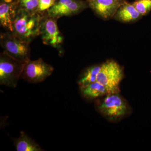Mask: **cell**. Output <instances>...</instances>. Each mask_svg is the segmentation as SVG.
Returning <instances> with one entry per match:
<instances>
[{"instance_id":"1","label":"cell","mask_w":151,"mask_h":151,"mask_svg":"<svg viewBox=\"0 0 151 151\" xmlns=\"http://www.w3.org/2000/svg\"><path fill=\"white\" fill-rule=\"evenodd\" d=\"M43 15L39 13H31L19 9L14 22L12 32L30 43L40 34L41 21Z\"/></svg>"},{"instance_id":"2","label":"cell","mask_w":151,"mask_h":151,"mask_svg":"<svg viewBox=\"0 0 151 151\" xmlns=\"http://www.w3.org/2000/svg\"><path fill=\"white\" fill-rule=\"evenodd\" d=\"M0 43L4 51L16 60L24 63L30 60L29 42L20 38L13 33H1Z\"/></svg>"},{"instance_id":"3","label":"cell","mask_w":151,"mask_h":151,"mask_svg":"<svg viewBox=\"0 0 151 151\" xmlns=\"http://www.w3.org/2000/svg\"><path fill=\"white\" fill-rule=\"evenodd\" d=\"M25 63L14 59L4 51L0 55V84L15 88L21 77Z\"/></svg>"},{"instance_id":"4","label":"cell","mask_w":151,"mask_h":151,"mask_svg":"<svg viewBox=\"0 0 151 151\" xmlns=\"http://www.w3.org/2000/svg\"><path fill=\"white\" fill-rule=\"evenodd\" d=\"M124 75L121 65L115 60H109L101 64L97 81L105 86L110 94L118 93Z\"/></svg>"},{"instance_id":"5","label":"cell","mask_w":151,"mask_h":151,"mask_svg":"<svg viewBox=\"0 0 151 151\" xmlns=\"http://www.w3.org/2000/svg\"><path fill=\"white\" fill-rule=\"evenodd\" d=\"M97 109L103 116L110 121H114L127 115L128 105L119 93H113L106 95L97 105Z\"/></svg>"},{"instance_id":"6","label":"cell","mask_w":151,"mask_h":151,"mask_svg":"<svg viewBox=\"0 0 151 151\" xmlns=\"http://www.w3.org/2000/svg\"><path fill=\"white\" fill-rule=\"evenodd\" d=\"M54 70V67L42 58L29 60L25 63L21 78L29 83L37 84L45 80Z\"/></svg>"},{"instance_id":"7","label":"cell","mask_w":151,"mask_h":151,"mask_svg":"<svg viewBox=\"0 0 151 151\" xmlns=\"http://www.w3.org/2000/svg\"><path fill=\"white\" fill-rule=\"evenodd\" d=\"M57 19L43 15L40 23V34L43 43L57 49H61L63 37L60 31L57 23Z\"/></svg>"},{"instance_id":"8","label":"cell","mask_w":151,"mask_h":151,"mask_svg":"<svg viewBox=\"0 0 151 151\" xmlns=\"http://www.w3.org/2000/svg\"><path fill=\"white\" fill-rule=\"evenodd\" d=\"M88 7L89 6L86 1L59 0L47 11V14L58 19L62 17L77 14Z\"/></svg>"},{"instance_id":"9","label":"cell","mask_w":151,"mask_h":151,"mask_svg":"<svg viewBox=\"0 0 151 151\" xmlns=\"http://www.w3.org/2000/svg\"><path fill=\"white\" fill-rule=\"evenodd\" d=\"M89 7L104 20L113 19L119 8L127 0H86Z\"/></svg>"},{"instance_id":"10","label":"cell","mask_w":151,"mask_h":151,"mask_svg":"<svg viewBox=\"0 0 151 151\" xmlns=\"http://www.w3.org/2000/svg\"><path fill=\"white\" fill-rule=\"evenodd\" d=\"M19 9L18 0H1L0 23L3 27L11 32Z\"/></svg>"},{"instance_id":"11","label":"cell","mask_w":151,"mask_h":151,"mask_svg":"<svg viewBox=\"0 0 151 151\" xmlns=\"http://www.w3.org/2000/svg\"><path fill=\"white\" fill-rule=\"evenodd\" d=\"M142 17L132 3L127 1L119 8L113 19L124 23H132L138 21Z\"/></svg>"},{"instance_id":"12","label":"cell","mask_w":151,"mask_h":151,"mask_svg":"<svg viewBox=\"0 0 151 151\" xmlns=\"http://www.w3.org/2000/svg\"><path fill=\"white\" fill-rule=\"evenodd\" d=\"M80 90L83 97L89 100L110 94L105 86L97 81L84 87H80Z\"/></svg>"},{"instance_id":"13","label":"cell","mask_w":151,"mask_h":151,"mask_svg":"<svg viewBox=\"0 0 151 151\" xmlns=\"http://www.w3.org/2000/svg\"><path fill=\"white\" fill-rule=\"evenodd\" d=\"M14 144L17 151H44L34 140L22 131L19 138L14 140Z\"/></svg>"},{"instance_id":"14","label":"cell","mask_w":151,"mask_h":151,"mask_svg":"<svg viewBox=\"0 0 151 151\" xmlns=\"http://www.w3.org/2000/svg\"><path fill=\"white\" fill-rule=\"evenodd\" d=\"M101 64L91 65L86 68L80 76L78 84L79 88L84 87L97 81V76Z\"/></svg>"},{"instance_id":"15","label":"cell","mask_w":151,"mask_h":151,"mask_svg":"<svg viewBox=\"0 0 151 151\" xmlns=\"http://www.w3.org/2000/svg\"><path fill=\"white\" fill-rule=\"evenodd\" d=\"M132 3L142 16H146L150 12L151 0H136Z\"/></svg>"},{"instance_id":"16","label":"cell","mask_w":151,"mask_h":151,"mask_svg":"<svg viewBox=\"0 0 151 151\" xmlns=\"http://www.w3.org/2000/svg\"><path fill=\"white\" fill-rule=\"evenodd\" d=\"M20 9H24L31 13H38V0H18Z\"/></svg>"},{"instance_id":"17","label":"cell","mask_w":151,"mask_h":151,"mask_svg":"<svg viewBox=\"0 0 151 151\" xmlns=\"http://www.w3.org/2000/svg\"><path fill=\"white\" fill-rule=\"evenodd\" d=\"M38 12L41 14H43L45 12H47L55 3L54 0H38Z\"/></svg>"},{"instance_id":"18","label":"cell","mask_w":151,"mask_h":151,"mask_svg":"<svg viewBox=\"0 0 151 151\" xmlns=\"http://www.w3.org/2000/svg\"><path fill=\"white\" fill-rule=\"evenodd\" d=\"M55 1H56V0H54Z\"/></svg>"}]
</instances>
